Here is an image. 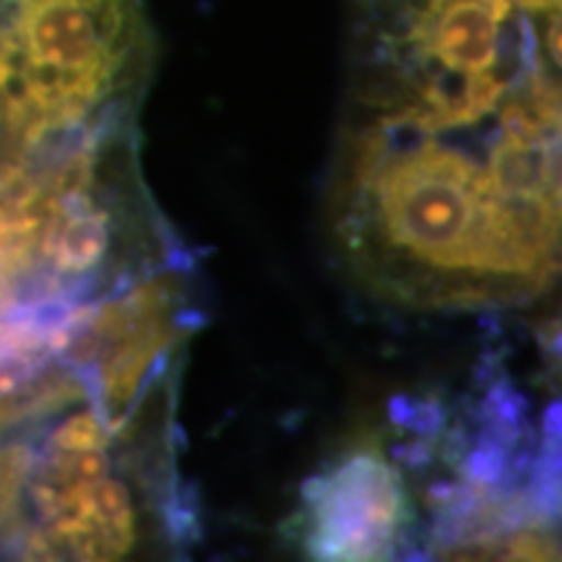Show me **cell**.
Instances as JSON below:
<instances>
[{"label":"cell","mask_w":562,"mask_h":562,"mask_svg":"<svg viewBox=\"0 0 562 562\" xmlns=\"http://www.w3.org/2000/svg\"><path fill=\"white\" fill-rule=\"evenodd\" d=\"M560 0H349L328 235L404 311L529 305L560 266Z\"/></svg>","instance_id":"1"},{"label":"cell","mask_w":562,"mask_h":562,"mask_svg":"<svg viewBox=\"0 0 562 562\" xmlns=\"http://www.w3.org/2000/svg\"><path fill=\"white\" fill-rule=\"evenodd\" d=\"M146 0H0V206L138 170Z\"/></svg>","instance_id":"2"}]
</instances>
